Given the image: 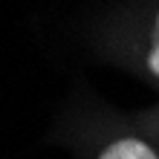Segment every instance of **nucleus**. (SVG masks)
<instances>
[{
	"instance_id": "f257e3e1",
	"label": "nucleus",
	"mask_w": 159,
	"mask_h": 159,
	"mask_svg": "<svg viewBox=\"0 0 159 159\" xmlns=\"http://www.w3.org/2000/svg\"><path fill=\"white\" fill-rule=\"evenodd\" d=\"M90 41L98 58L159 87V0H127L110 9Z\"/></svg>"
},
{
	"instance_id": "f03ea898",
	"label": "nucleus",
	"mask_w": 159,
	"mask_h": 159,
	"mask_svg": "<svg viewBox=\"0 0 159 159\" xmlns=\"http://www.w3.org/2000/svg\"><path fill=\"white\" fill-rule=\"evenodd\" d=\"M75 159H159V142L142 121L101 104L75 107L55 130Z\"/></svg>"
},
{
	"instance_id": "7ed1b4c3",
	"label": "nucleus",
	"mask_w": 159,
	"mask_h": 159,
	"mask_svg": "<svg viewBox=\"0 0 159 159\" xmlns=\"http://www.w3.org/2000/svg\"><path fill=\"white\" fill-rule=\"evenodd\" d=\"M136 119L142 121V125L153 133V139L159 142V104L156 107H148V110H142V113H136Z\"/></svg>"
}]
</instances>
